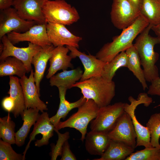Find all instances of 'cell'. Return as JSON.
<instances>
[{
    "instance_id": "2e32d148",
    "label": "cell",
    "mask_w": 160,
    "mask_h": 160,
    "mask_svg": "<svg viewBox=\"0 0 160 160\" xmlns=\"http://www.w3.org/2000/svg\"><path fill=\"white\" fill-rule=\"evenodd\" d=\"M28 77L25 75L19 79L24 98L25 109L37 108L41 113L48 110L46 104L40 98L34 79V72L32 69Z\"/></svg>"
},
{
    "instance_id": "44dd1931",
    "label": "cell",
    "mask_w": 160,
    "mask_h": 160,
    "mask_svg": "<svg viewBox=\"0 0 160 160\" xmlns=\"http://www.w3.org/2000/svg\"><path fill=\"white\" fill-rule=\"evenodd\" d=\"M58 88L60 100L59 108L56 114L50 118L51 122L55 127L60 121L61 119H64L65 118L71 110L75 108H79L87 100L83 96L75 102H70L65 98L66 92L68 89L62 87H59Z\"/></svg>"
},
{
    "instance_id": "ffe728a7",
    "label": "cell",
    "mask_w": 160,
    "mask_h": 160,
    "mask_svg": "<svg viewBox=\"0 0 160 160\" xmlns=\"http://www.w3.org/2000/svg\"><path fill=\"white\" fill-rule=\"evenodd\" d=\"M86 150L90 154L101 156L107 148L110 139L107 134L90 131L85 139Z\"/></svg>"
},
{
    "instance_id": "f546056e",
    "label": "cell",
    "mask_w": 160,
    "mask_h": 160,
    "mask_svg": "<svg viewBox=\"0 0 160 160\" xmlns=\"http://www.w3.org/2000/svg\"><path fill=\"white\" fill-rule=\"evenodd\" d=\"M15 124L9 114L0 118V138L12 144H15Z\"/></svg>"
},
{
    "instance_id": "8d00e7d4",
    "label": "cell",
    "mask_w": 160,
    "mask_h": 160,
    "mask_svg": "<svg viewBox=\"0 0 160 160\" xmlns=\"http://www.w3.org/2000/svg\"><path fill=\"white\" fill-rule=\"evenodd\" d=\"M1 106L3 109L9 113L13 112L15 107V103L13 99L10 96H6L2 100Z\"/></svg>"
},
{
    "instance_id": "f1b7e54d",
    "label": "cell",
    "mask_w": 160,
    "mask_h": 160,
    "mask_svg": "<svg viewBox=\"0 0 160 160\" xmlns=\"http://www.w3.org/2000/svg\"><path fill=\"white\" fill-rule=\"evenodd\" d=\"M128 59L125 51H123L104 65L102 76L109 81H112L117 71L122 67H127Z\"/></svg>"
},
{
    "instance_id": "d6986e66",
    "label": "cell",
    "mask_w": 160,
    "mask_h": 160,
    "mask_svg": "<svg viewBox=\"0 0 160 160\" xmlns=\"http://www.w3.org/2000/svg\"><path fill=\"white\" fill-rule=\"evenodd\" d=\"M55 47L52 44L42 47L33 56L31 61V64L33 65L34 68V81L40 94V83L43 77L48 61Z\"/></svg>"
},
{
    "instance_id": "4dcf8cb0",
    "label": "cell",
    "mask_w": 160,
    "mask_h": 160,
    "mask_svg": "<svg viewBox=\"0 0 160 160\" xmlns=\"http://www.w3.org/2000/svg\"><path fill=\"white\" fill-rule=\"evenodd\" d=\"M151 134V143L153 147L160 149V113H155L150 117L146 124Z\"/></svg>"
},
{
    "instance_id": "ab89813d",
    "label": "cell",
    "mask_w": 160,
    "mask_h": 160,
    "mask_svg": "<svg viewBox=\"0 0 160 160\" xmlns=\"http://www.w3.org/2000/svg\"><path fill=\"white\" fill-rule=\"evenodd\" d=\"M151 29L154 31L157 36L160 40V23L156 25L153 26Z\"/></svg>"
},
{
    "instance_id": "d590c367",
    "label": "cell",
    "mask_w": 160,
    "mask_h": 160,
    "mask_svg": "<svg viewBox=\"0 0 160 160\" xmlns=\"http://www.w3.org/2000/svg\"><path fill=\"white\" fill-rule=\"evenodd\" d=\"M151 83V84L148 89L147 94L151 95L160 96V78L159 77L153 80Z\"/></svg>"
},
{
    "instance_id": "e575fe53",
    "label": "cell",
    "mask_w": 160,
    "mask_h": 160,
    "mask_svg": "<svg viewBox=\"0 0 160 160\" xmlns=\"http://www.w3.org/2000/svg\"><path fill=\"white\" fill-rule=\"evenodd\" d=\"M61 160H76V158L71 151L68 140L65 143L62 150Z\"/></svg>"
},
{
    "instance_id": "836d02e7",
    "label": "cell",
    "mask_w": 160,
    "mask_h": 160,
    "mask_svg": "<svg viewBox=\"0 0 160 160\" xmlns=\"http://www.w3.org/2000/svg\"><path fill=\"white\" fill-rule=\"evenodd\" d=\"M58 130L55 128L54 131L58 135V139L56 144H54L51 145V151L49 155L52 160H56L58 156H61L63 145L70 137L68 132H67L62 134Z\"/></svg>"
},
{
    "instance_id": "60d3db41",
    "label": "cell",
    "mask_w": 160,
    "mask_h": 160,
    "mask_svg": "<svg viewBox=\"0 0 160 160\" xmlns=\"http://www.w3.org/2000/svg\"><path fill=\"white\" fill-rule=\"evenodd\" d=\"M4 49V45L1 42L0 44V53L2 52Z\"/></svg>"
},
{
    "instance_id": "6da1fadb",
    "label": "cell",
    "mask_w": 160,
    "mask_h": 160,
    "mask_svg": "<svg viewBox=\"0 0 160 160\" xmlns=\"http://www.w3.org/2000/svg\"><path fill=\"white\" fill-rule=\"evenodd\" d=\"M149 24L140 13L132 24L122 30L119 35L113 37L112 42L105 44L96 54V57L105 62L110 61L120 52L133 46L135 38Z\"/></svg>"
},
{
    "instance_id": "4316f807",
    "label": "cell",
    "mask_w": 160,
    "mask_h": 160,
    "mask_svg": "<svg viewBox=\"0 0 160 160\" xmlns=\"http://www.w3.org/2000/svg\"><path fill=\"white\" fill-rule=\"evenodd\" d=\"M27 73L23 63L13 57H8L0 61V76H13L16 75L20 78Z\"/></svg>"
},
{
    "instance_id": "74e56055",
    "label": "cell",
    "mask_w": 160,
    "mask_h": 160,
    "mask_svg": "<svg viewBox=\"0 0 160 160\" xmlns=\"http://www.w3.org/2000/svg\"><path fill=\"white\" fill-rule=\"evenodd\" d=\"M14 0H0V9L3 10L13 6Z\"/></svg>"
},
{
    "instance_id": "3957f363",
    "label": "cell",
    "mask_w": 160,
    "mask_h": 160,
    "mask_svg": "<svg viewBox=\"0 0 160 160\" xmlns=\"http://www.w3.org/2000/svg\"><path fill=\"white\" fill-rule=\"evenodd\" d=\"M115 86L113 81L99 76L77 82L73 87L80 89L84 98L93 100L100 108L110 104L115 95Z\"/></svg>"
},
{
    "instance_id": "d6a6232c",
    "label": "cell",
    "mask_w": 160,
    "mask_h": 160,
    "mask_svg": "<svg viewBox=\"0 0 160 160\" xmlns=\"http://www.w3.org/2000/svg\"><path fill=\"white\" fill-rule=\"evenodd\" d=\"M23 155L17 153L12 148L11 144L0 140V160H25Z\"/></svg>"
},
{
    "instance_id": "9a60e30c",
    "label": "cell",
    "mask_w": 160,
    "mask_h": 160,
    "mask_svg": "<svg viewBox=\"0 0 160 160\" xmlns=\"http://www.w3.org/2000/svg\"><path fill=\"white\" fill-rule=\"evenodd\" d=\"M66 47L70 51L69 55L73 59L78 57L83 65L84 71L80 81L93 77L102 76L103 67L106 62L90 54L87 55L84 52L79 51L76 48L69 46Z\"/></svg>"
},
{
    "instance_id": "7c38bea8",
    "label": "cell",
    "mask_w": 160,
    "mask_h": 160,
    "mask_svg": "<svg viewBox=\"0 0 160 160\" xmlns=\"http://www.w3.org/2000/svg\"><path fill=\"white\" fill-rule=\"evenodd\" d=\"M14 45L20 42L27 41L43 47L52 44L47 34L46 23L36 24L23 33L12 31L7 34Z\"/></svg>"
},
{
    "instance_id": "8fae6325",
    "label": "cell",
    "mask_w": 160,
    "mask_h": 160,
    "mask_svg": "<svg viewBox=\"0 0 160 160\" xmlns=\"http://www.w3.org/2000/svg\"><path fill=\"white\" fill-rule=\"evenodd\" d=\"M107 135L111 140L122 143L134 149L136 148L135 130L130 116L125 111Z\"/></svg>"
},
{
    "instance_id": "83f0119b",
    "label": "cell",
    "mask_w": 160,
    "mask_h": 160,
    "mask_svg": "<svg viewBox=\"0 0 160 160\" xmlns=\"http://www.w3.org/2000/svg\"><path fill=\"white\" fill-rule=\"evenodd\" d=\"M140 14L153 26L160 23V0H143Z\"/></svg>"
},
{
    "instance_id": "8992f818",
    "label": "cell",
    "mask_w": 160,
    "mask_h": 160,
    "mask_svg": "<svg viewBox=\"0 0 160 160\" xmlns=\"http://www.w3.org/2000/svg\"><path fill=\"white\" fill-rule=\"evenodd\" d=\"M124 104L119 102L99 108L97 116L90 122L91 130L107 134L124 112Z\"/></svg>"
},
{
    "instance_id": "277c9868",
    "label": "cell",
    "mask_w": 160,
    "mask_h": 160,
    "mask_svg": "<svg viewBox=\"0 0 160 160\" xmlns=\"http://www.w3.org/2000/svg\"><path fill=\"white\" fill-rule=\"evenodd\" d=\"M46 22L71 25L80 19L75 7L64 0H46L42 7Z\"/></svg>"
},
{
    "instance_id": "9c48e42d",
    "label": "cell",
    "mask_w": 160,
    "mask_h": 160,
    "mask_svg": "<svg viewBox=\"0 0 160 160\" xmlns=\"http://www.w3.org/2000/svg\"><path fill=\"white\" fill-rule=\"evenodd\" d=\"M140 14L127 0H113L110 12L111 21L113 25L123 30L130 26Z\"/></svg>"
},
{
    "instance_id": "30bf717a",
    "label": "cell",
    "mask_w": 160,
    "mask_h": 160,
    "mask_svg": "<svg viewBox=\"0 0 160 160\" xmlns=\"http://www.w3.org/2000/svg\"><path fill=\"white\" fill-rule=\"evenodd\" d=\"M36 24H38L35 21H28L21 18L14 7L0 10V39L12 31L25 32Z\"/></svg>"
},
{
    "instance_id": "ba28073f",
    "label": "cell",
    "mask_w": 160,
    "mask_h": 160,
    "mask_svg": "<svg viewBox=\"0 0 160 160\" xmlns=\"http://www.w3.org/2000/svg\"><path fill=\"white\" fill-rule=\"evenodd\" d=\"M4 45V49L0 54V61L8 57H13L21 61L26 68L27 73L32 69L31 61L33 56L41 49V47L29 42L26 47H15L10 41L6 35L0 39Z\"/></svg>"
},
{
    "instance_id": "7402d4cb",
    "label": "cell",
    "mask_w": 160,
    "mask_h": 160,
    "mask_svg": "<svg viewBox=\"0 0 160 160\" xmlns=\"http://www.w3.org/2000/svg\"><path fill=\"white\" fill-rule=\"evenodd\" d=\"M39 110L37 108H29L25 109L21 116L23 121V124L15 132V144L21 147L25 143L30 129L36 122L40 114Z\"/></svg>"
},
{
    "instance_id": "ac0fdd59",
    "label": "cell",
    "mask_w": 160,
    "mask_h": 160,
    "mask_svg": "<svg viewBox=\"0 0 160 160\" xmlns=\"http://www.w3.org/2000/svg\"><path fill=\"white\" fill-rule=\"evenodd\" d=\"M69 51L66 47L59 46L55 47L49 60V67L46 76L47 79H50L59 70L64 71L73 67L71 63L73 58L67 55Z\"/></svg>"
},
{
    "instance_id": "52a82bcc",
    "label": "cell",
    "mask_w": 160,
    "mask_h": 160,
    "mask_svg": "<svg viewBox=\"0 0 160 160\" xmlns=\"http://www.w3.org/2000/svg\"><path fill=\"white\" fill-rule=\"evenodd\" d=\"M130 104L125 103L124 110L130 116L137 135L136 147L143 146L146 148L153 147L151 143V134L147 127H144L139 122L135 114V111L139 105L143 104L145 107L148 106L152 102V98L147 94L141 93L137 99L132 96L128 98Z\"/></svg>"
},
{
    "instance_id": "5b68a950",
    "label": "cell",
    "mask_w": 160,
    "mask_h": 160,
    "mask_svg": "<svg viewBox=\"0 0 160 160\" xmlns=\"http://www.w3.org/2000/svg\"><path fill=\"white\" fill-rule=\"evenodd\" d=\"M78 108L76 112L65 121H60L55 128L58 130L67 127L74 128L81 133L80 140L83 142L87 133L88 124L96 117L99 108L93 100L89 99Z\"/></svg>"
},
{
    "instance_id": "7a4b0ae2",
    "label": "cell",
    "mask_w": 160,
    "mask_h": 160,
    "mask_svg": "<svg viewBox=\"0 0 160 160\" xmlns=\"http://www.w3.org/2000/svg\"><path fill=\"white\" fill-rule=\"evenodd\" d=\"M152 26L149 24L145 28L133 44L140 56L145 78L150 82L159 77L158 68L156 65L159 55L154 51V48L155 45L160 44V40L157 36H152L149 34Z\"/></svg>"
},
{
    "instance_id": "d4e9b609",
    "label": "cell",
    "mask_w": 160,
    "mask_h": 160,
    "mask_svg": "<svg viewBox=\"0 0 160 160\" xmlns=\"http://www.w3.org/2000/svg\"><path fill=\"white\" fill-rule=\"evenodd\" d=\"M9 77L10 88L8 93L15 102V107L12 113L16 118L20 115L21 116L25 109L24 97L19 79L13 76Z\"/></svg>"
},
{
    "instance_id": "cb8c5ba5",
    "label": "cell",
    "mask_w": 160,
    "mask_h": 160,
    "mask_svg": "<svg viewBox=\"0 0 160 160\" xmlns=\"http://www.w3.org/2000/svg\"><path fill=\"white\" fill-rule=\"evenodd\" d=\"M83 71L80 67L71 70L63 71L51 77L49 79L50 85L57 87H62L68 89L80 80Z\"/></svg>"
},
{
    "instance_id": "603a6c76",
    "label": "cell",
    "mask_w": 160,
    "mask_h": 160,
    "mask_svg": "<svg viewBox=\"0 0 160 160\" xmlns=\"http://www.w3.org/2000/svg\"><path fill=\"white\" fill-rule=\"evenodd\" d=\"M134 149L122 143L110 139L107 148L100 157L93 160H125L133 152Z\"/></svg>"
},
{
    "instance_id": "1f68e13d",
    "label": "cell",
    "mask_w": 160,
    "mask_h": 160,
    "mask_svg": "<svg viewBox=\"0 0 160 160\" xmlns=\"http://www.w3.org/2000/svg\"><path fill=\"white\" fill-rule=\"evenodd\" d=\"M125 160H160V149L153 147L145 148L132 153Z\"/></svg>"
},
{
    "instance_id": "5bb4252c",
    "label": "cell",
    "mask_w": 160,
    "mask_h": 160,
    "mask_svg": "<svg viewBox=\"0 0 160 160\" xmlns=\"http://www.w3.org/2000/svg\"><path fill=\"white\" fill-rule=\"evenodd\" d=\"M46 0H14L13 6L19 16L38 24L47 23L42 9Z\"/></svg>"
},
{
    "instance_id": "e0dca14e",
    "label": "cell",
    "mask_w": 160,
    "mask_h": 160,
    "mask_svg": "<svg viewBox=\"0 0 160 160\" xmlns=\"http://www.w3.org/2000/svg\"><path fill=\"white\" fill-rule=\"evenodd\" d=\"M33 125V131L29 136V141L23 153L25 157L31 142L35 139L37 135L41 134L42 135L41 139L37 140L34 142L35 145L38 147L47 145L50 138L53 135L55 127L51 122L47 112H42Z\"/></svg>"
},
{
    "instance_id": "4fadbf2b",
    "label": "cell",
    "mask_w": 160,
    "mask_h": 160,
    "mask_svg": "<svg viewBox=\"0 0 160 160\" xmlns=\"http://www.w3.org/2000/svg\"><path fill=\"white\" fill-rule=\"evenodd\" d=\"M46 29L49 40L55 47L65 45L79 48L82 37L72 33L65 25L49 22L46 23Z\"/></svg>"
},
{
    "instance_id": "f35d334b",
    "label": "cell",
    "mask_w": 160,
    "mask_h": 160,
    "mask_svg": "<svg viewBox=\"0 0 160 160\" xmlns=\"http://www.w3.org/2000/svg\"><path fill=\"white\" fill-rule=\"evenodd\" d=\"M127 0L135 9L140 12V9L142 5L143 0Z\"/></svg>"
},
{
    "instance_id": "484cf974",
    "label": "cell",
    "mask_w": 160,
    "mask_h": 160,
    "mask_svg": "<svg viewBox=\"0 0 160 160\" xmlns=\"http://www.w3.org/2000/svg\"><path fill=\"white\" fill-rule=\"evenodd\" d=\"M125 52L128 59L127 68L139 81L143 90H145L146 89H148L143 70L141 67L140 59L135 47L133 45L126 50Z\"/></svg>"
}]
</instances>
